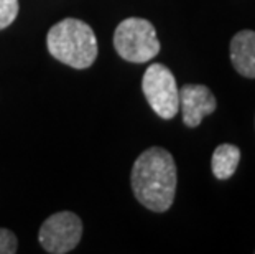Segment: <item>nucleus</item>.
Wrapping results in <instances>:
<instances>
[{
  "label": "nucleus",
  "instance_id": "f257e3e1",
  "mask_svg": "<svg viewBox=\"0 0 255 254\" xmlns=\"http://www.w3.org/2000/svg\"><path fill=\"white\" fill-rule=\"evenodd\" d=\"M132 190L145 208L163 213L173 205L176 193V165L173 155L161 147H151L138 155L132 169Z\"/></svg>",
  "mask_w": 255,
  "mask_h": 254
},
{
  "label": "nucleus",
  "instance_id": "f03ea898",
  "mask_svg": "<svg viewBox=\"0 0 255 254\" xmlns=\"http://www.w3.org/2000/svg\"><path fill=\"white\" fill-rule=\"evenodd\" d=\"M46 45L51 56L76 69L89 68L97 58L96 35L83 20L66 18L51 26Z\"/></svg>",
  "mask_w": 255,
  "mask_h": 254
},
{
  "label": "nucleus",
  "instance_id": "7ed1b4c3",
  "mask_svg": "<svg viewBox=\"0 0 255 254\" xmlns=\"http://www.w3.org/2000/svg\"><path fill=\"white\" fill-rule=\"evenodd\" d=\"M114 46L130 63H146L160 53L155 26L143 18H126L114 33Z\"/></svg>",
  "mask_w": 255,
  "mask_h": 254
},
{
  "label": "nucleus",
  "instance_id": "20e7f679",
  "mask_svg": "<svg viewBox=\"0 0 255 254\" xmlns=\"http://www.w3.org/2000/svg\"><path fill=\"white\" fill-rule=\"evenodd\" d=\"M142 89L151 109L161 119H173L180 111V89L176 79L166 66L153 63L146 68Z\"/></svg>",
  "mask_w": 255,
  "mask_h": 254
},
{
  "label": "nucleus",
  "instance_id": "39448f33",
  "mask_svg": "<svg viewBox=\"0 0 255 254\" xmlns=\"http://www.w3.org/2000/svg\"><path fill=\"white\" fill-rule=\"evenodd\" d=\"M83 236V223L79 216L71 212L51 215L41 225L38 240L43 250L51 254H64L73 251Z\"/></svg>",
  "mask_w": 255,
  "mask_h": 254
},
{
  "label": "nucleus",
  "instance_id": "423d86ee",
  "mask_svg": "<svg viewBox=\"0 0 255 254\" xmlns=\"http://www.w3.org/2000/svg\"><path fill=\"white\" fill-rule=\"evenodd\" d=\"M218 107L214 94L203 84H184L180 89V109L188 127H198L201 121Z\"/></svg>",
  "mask_w": 255,
  "mask_h": 254
},
{
  "label": "nucleus",
  "instance_id": "0eeeda50",
  "mask_svg": "<svg viewBox=\"0 0 255 254\" xmlns=\"http://www.w3.org/2000/svg\"><path fill=\"white\" fill-rule=\"evenodd\" d=\"M231 61L241 76L255 78V31L242 30L231 41Z\"/></svg>",
  "mask_w": 255,
  "mask_h": 254
},
{
  "label": "nucleus",
  "instance_id": "6e6552de",
  "mask_svg": "<svg viewBox=\"0 0 255 254\" xmlns=\"http://www.w3.org/2000/svg\"><path fill=\"white\" fill-rule=\"evenodd\" d=\"M239 162H241V150L232 144H222L214 150L211 169L218 180H227L236 174Z\"/></svg>",
  "mask_w": 255,
  "mask_h": 254
},
{
  "label": "nucleus",
  "instance_id": "1a4fd4ad",
  "mask_svg": "<svg viewBox=\"0 0 255 254\" xmlns=\"http://www.w3.org/2000/svg\"><path fill=\"white\" fill-rule=\"evenodd\" d=\"M18 15V0H0V30L12 25Z\"/></svg>",
  "mask_w": 255,
  "mask_h": 254
},
{
  "label": "nucleus",
  "instance_id": "9d476101",
  "mask_svg": "<svg viewBox=\"0 0 255 254\" xmlns=\"http://www.w3.org/2000/svg\"><path fill=\"white\" fill-rule=\"evenodd\" d=\"M17 238L12 231L0 228V254H13L17 253Z\"/></svg>",
  "mask_w": 255,
  "mask_h": 254
}]
</instances>
